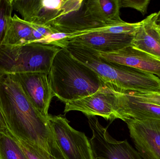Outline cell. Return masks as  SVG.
Listing matches in <instances>:
<instances>
[{"label": "cell", "mask_w": 160, "mask_h": 159, "mask_svg": "<svg viewBox=\"0 0 160 159\" xmlns=\"http://www.w3.org/2000/svg\"><path fill=\"white\" fill-rule=\"evenodd\" d=\"M117 97L115 116L125 122L128 119H155L160 121V106L141 101L128 91L114 88Z\"/></svg>", "instance_id": "obj_11"}, {"label": "cell", "mask_w": 160, "mask_h": 159, "mask_svg": "<svg viewBox=\"0 0 160 159\" xmlns=\"http://www.w3.org/2000/svg\"><path fill=\"white\" fill-rule=\"evenodd\" d=\"M92 132L90 143L95 159H143L127 140L113 139L96 116H88Z\"/></svg>", "instance_id": "obj_7"}, {"label": "cell", "mask_w": 160, "mask_h": 159, "mask_svg": "<svg viewBox=\"0 0 160 159\" xmlns=\"http://www.w3.org/2000/svg\"><path fill=\"white\" fill-rule=\"evenodd\" d=\"M97 52L100 57L108 61L148 72L160 78V59L131 45L111 53Z\"/></svg>", "instance_id": "obj_12"}, {"label": "cell", "mask_w": 160, "mask_h": 159, "mask_svg": "<svg viewBox=\"0 0 160 159\" xmlns=\"http://www.w3.org/2000/svg\"><path fill=\"white\" fill-rule=\"evenodd\" d=\"M55 141L66 159H95L90 142L83 133L71 127L65 115H49Z\"/></svg>", "instance_id": "obj_6"}, {"label": "cell", "mask_w": 160, "mask_h": 159, "mask_svg": "<svg viewBox=\"0 0 160 159\" xmlns=\"http://www.w3.org/2000/svg\"><path fill=\"white\" fill-rule=\"evenodd\" d=\"M114 88L107 85L92 95L65 103L64 113L79 111L87 116H99L111 121L116 119Z\"/></svg>", "instance_id": "obj_9"}, {"label": "cell", "mask_w": 160, "mask_h": 159, "mask_svg": "<svg viewBox=\"0 0 160 159\" xmlns=\"http://www.w3.org/2000/svg\"><path fill=\"white\" fill-rule=\"evenodd\" d=\"M128 91L132 96L141 101L160 106V91L148 92Z\"/></svg>", "instance_id": "obj_22"}, {"label": "cell", "mask_w": 160, "mask_h": 159, "mask_svg": "<svg viewBox=\"0 0 160 159\" xmlns=\"http://www.w3.org/2000/svg\"><path fill=\"white\" fill-rule=\"evenodd\" d=\"M49 78L54 96L65 103L92 95L107 85L66 48L61 49L54 57Z\"/></svg>", "instance_id": "obj_2"}, {"label": "cell", "mask_w": 160, "mask_h": 159, "mask_svg": "<svg viewBox=\"0 0 160 159\" xmlns=\"http://www.w3.org/2000/svg\"><path fill=\"white\" fill-rule=\"evenodd\" d=\"M83 19L94 28L112 26L125 22L119 16V0L84 1Z\"/></svg>", "instance_id": "obj_14"}, {"label": "cell", "mask_w": 160, "mask_h": 159, "mask_svg": "<svg viewBox=\"0 0 160 159\" xmlns=\"http://www.w3.org/2000/svg\"><path fill=\"white\" fill-rule=\"evenodd\" d=\"M150 2V0H119L120 8H133L141 12L143 16L147 12L148 7Z\"/></svg>", "instance_id": "obj_21"}, {"label": "cell", "mask_w": 160, "mask_h": 159, "mask_svg": "<svg viewBox=\"0 0 160 159\" xmlns=\"http://www.w3.org/2000/svg\"><path fill=\"white\" fill-rule=\"evenodd\" d=\"M83 0H13V10L26 22L52 27L77 14Z\"/></svg>", "instance_id": "obj_5"}, {"label": "cell", "mask_w": 160, "mask_h": 159, "mask_svg": "<svg viewBox=\"0 0 160 159\" xmlns=\"http://www.w3.org/2000/svg\"><path fill=\"white\" fill-rule=\"evenodd\" d=\"M77 59L96 72L103 82L123 91H160V78L136 68L108 61L97 51L69 44L66 48Z\"/></svg>", "instance_id": "obj_3"}, {"label": "cell", "mask_w": 160, "mask_h": 159, "mask_svg": "<svg viewBox=\"0 0 160 159\" xmlns=\"http://www.w3.org/2000/svg\"><path fill=\"white\" fill-rule=\"evenodd\" d=\"M7 129L6 125L4 121L2 115L0 113V131Z\"/></svg>", "instance_id": "obj_23"}, {"label": "cell", "mask_w": 160, "mask_h": 159, "mask_svg": "<svg viewBox=\"0 0 160 159\" xmlns=\"http://www.w3.org/2000/svg\"><path fill=\"white\" fill-rule=\"evenodd\" d=\"M13 0H0V48L5 36L13 10Z\"/></svg>", "instance_id": "obj_19"}, {"label": "cell", "mask_w": 160, "mask_h": 159, "mask_svg": "<svg viewBox=\"0 0 160 159\" xmlns=\"http://www.w3.org/2000/svg\"><path fill=\"white\" fill-rule=\"evenodd\" d=\"M158 13L148 16L133 36L131 45L160 59V26Z\"/></svg>", "instance_id": "obj_15"}, {"label": "cell", "mask_w": 160, "mask_h": 159, "mask_svg": "<svg viewBox=\"0 0 160 159\" xmlns=\"http://www.w3.org/2000/svg\"><path fill=\"white\" fill-rule=\"evenodd\" d=\"M130 135L143 159H160V121L128 119Z\"/></svg>", "instance_id": "obj_10"}, {"label": "cell", "mask_w": 160, "mask_h": 159, "mask_svg": "<svg viewBox=\"0 0 160 159\" xmlns=\"http://www.w3.org/2000/svg\"><path fill=\"white\" fill-rule=\"evenodd\" d=\"M20 85L24 94L36 110L48 119V110L54 96L49 78L44 72H26L10 75Z\"/></svg>", "instance_id": "obj_8"}, {"label": "cell", "mask_w": 160, "mask_h": 159, "mask_svg": "<svg viewBox=\"0 0 160 159\" xmlns=\"http://www.w3.org/2000/svg\"><path fill=\"white\" fill-rule=\"evenodd\" d=\"M61 48L31 43L0 48V75L26 72L49 73L54 57Z\"/></svg>", "instance_id": "obj_4"}, {"label": "cell", "mask_w": 160, "mask_h": 159, "mask_svg": "<svg viewBox=\"0 0 160 159\" xmlns=\"http://www.w3.org/2000/svg\"><path fill=\"white\" fill-rule=\"evenodd\" d=\"M33 42V29L30 23L14 14L9 21L2 45L17 46Z\"/></svg>", "instance_id": "obj_16"}, {"label": "cell", "mask_w": 160, "mask_h": 159, "mask_svg": "<svg viewBox=\"0 0 160 159\" xmlns=\"http://www.w3.org/2000/svg\"><path fill=\"white\" fill-rule=\"evenodd\" d=\"M141 22L128 23L124 22L121 24L90 28L88 29V33L92 32L105 33L117 35H134L141 25Z\"/></svg>", "instance_id": "obj_18"}, {"label": "cell", "mask_w": 160, "mask_h": 159, "mask_svg": "<svg viewBox=\"0 0 160 159\" xmlns=\"http://www.w3.org/2000/svg\"><path fill=\"white\" fill-rule=\"evenodd\" d=\"M17 141L28 159H58L37 146L29 144L19 140Z\"/></svg>", "instance_id": "obj_20"}, {"label": "cell", "mask_w": 160, "mask_h": 159, "mask_svg": "<svg viewBox=\"0 0 160 159\" xmlns=\"http://www.w3.org/2000/svg\"><path fill=\"white\" fill-rule=\"evenodd\" d=\"M134 35L92 32L67 39L63 48L69 44L79 45L101 53H111L131 45Z\"/></svg>", "instance_id": "obj_13"}, {"label": "cell", "mask_w": 160, "mask_h": 159, "mask_svg": "<svg viewBox=\"0 0 160 159\" xmlns=\"http://www.w3.org/2000/svg\"><path fill=\"white\" fill-rule=\"evenodd\" d=\"M0 159H28L17 139L7 129L0 131Z\"/></svg>", "instance_id": "obj_17"}, {"label": "cell", "mask_w": 160, "mask_h": 159, "mask_svg": "<svg viewBox=\"0 0 160 159\" xmlns=\"http://www.w3.org/2000/svg\"><path fill=\"white\" fill-rule=\"evenodd\" d=\"M0 113L7 129L16 139L37 146L58 159H66L48 119L36 110L19 83L10 75H0Z\"/></svg>", "instance_id": "obj_1"}]
</instances>
